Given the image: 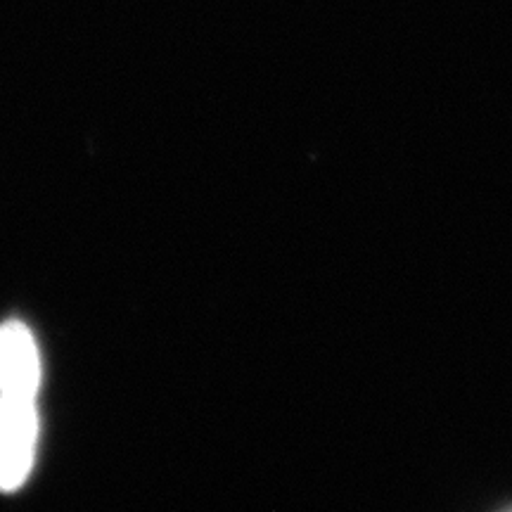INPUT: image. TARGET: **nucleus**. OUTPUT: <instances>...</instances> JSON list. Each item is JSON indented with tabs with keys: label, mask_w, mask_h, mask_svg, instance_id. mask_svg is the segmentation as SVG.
I'll return each mask as SVG.
<instances>
[{
	"label": "nucleus",
	"mask_w": 512,
	"mask_h": 512,
	"mask_svg": "<svg viewBox=\"0 0 512 512\" xmlns=\"http://www.w3.org/2000/svg\"><path fill=\"white\" fill-rule=\"evenodd\" d=\"M41 384V363L31 332L22 323L0 328V396L34 399Z\"/></svg>",
	"instance_id": "nucleus-2"
},
{
	"label": "nucleus",
	"mask_w": 512,
	"mask_h": 512,
	"mask_svg": "<svg viewBox=\"0 0 512 512\" xmlns=\"http://www.w3.org/2000/svg\"><path fill=\"white\" fill-rule=\"evenodd\" d=\"M34 399L0 396V489L15 491L27 479L36 448Z\"/></svg>",
	"instance_id": "nucleus-1"
}]
</instances>
